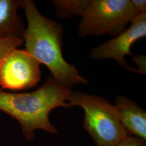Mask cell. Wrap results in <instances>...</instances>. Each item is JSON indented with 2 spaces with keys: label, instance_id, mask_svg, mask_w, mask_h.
I'll list each match as a JSON object with an SVG mask.
<instances>
[{
  "label": "cell",
  "instance_id": "obj_1",
  "mask_svg": "<svg viewBox=\"0 0 146 146\" xmlns=\"http://www.w3.org/2000/svg\"><path fill=\"white\" fill-rule=\"evenodd\" d=\"M21 8L28 22L22 37L27 52L45 65L52 78L65 87L72 89L78 84L88 83L63 56L62 26L42 15L31 0H22Z\"/></svg>",
  "mask_w": 146,
  "mask_h": 146
},
{
  "label": "cell",
  "instance_id": "obj_2",
  "mask_svg": "<svg viewBox=\"0 0 146 146\" xmlns=\"http://www.w3.org/2000/svg\"><path fill=\"white\" fill-rule=\"evenodd\" d=\"M72 92V89L49 76L42 86L31 92L12 93L0 90V110L17 120L25 139L32 141L37 129L58 133L49 115L55 108L72 107L68 102Z\"/></svg>",
  "mask_w": 146,
  "mask_h": 146
},
{
  "label": "cell",
  "instance_id": "obj_3",
  "mask_svg": "<svg viewBox=\"0 0 146 146\" xmlns=\"http://www.w3.org/2000/svg\"><path fill=\"white\" fill-rule=\"evenodd\" d=\"M68 102L84 109V129L95 146H115L129 135L120 122L116 107L104 98L72 91Z\"/></svg>",
  "mask_w": 146,
  "mask_h": 146
},
{
  "label": "cell",
  "instance_id": "obj_4",
  "mask_svg": "<svg viewBox=\"0 0 146 146\" xmlns=\"http://www.w3.org/2000/svg\"><path fill=\"white\" fill-rule=\"evenodd\" d=\"M138 14L130 0H89L78 24V35L116 36Z\"/></svg>",
  "mask_w": 146,
  "mask_h": 146
},
{
  "label": "cell",
  "instance_id": "obj_5",
  "mask_svg": "<svg viewBox=\"0 0 146 146\" xmlns=\"http://www.w3.org/2000/svg\"><path fill=\"white\" fill-rule=\"evenodd\" d=\"M40 64L25 50H13L0 66L1 88L21 90L34 87L41 80Z\"/></svg>",
  "mask_w": 146,
  "mask_h": 146
},
{
  "label": "cell",
  "instance_id": "obj_6",
  "mask_svg": "<svg viewBox=\"0 0 146 146\" xmlns=\"http://www.w3.org/2000/svg\"><path fill=\"white\" fill-rule=\"evenodd\" d=\"M146 35V13L139 14L131 22V26L117 36L93 49L89 57L96 60L113 59L118 65L127 66L125 59L131 55L132 45Z\"/></svg>",
  "mask_w": 146,
  "mask_h": 146
},
{
  "label": "cell",
  "instance_id": "obj_7",
  "mask_svg": "<svg viewBox=\"0 0 146 146\" xmlns=\"http://www.w3.org/2000/svg\"><path fill=\"white\" fill-rule=\"evenodd\" d=\"M115 107L121 124L129 135L146 140V112L133 100L118 96Z\"/></svg>",
  "mask_w": 146,
  "mask_h": 146
},
{
  "label": "cell",
  "instance_id": "obj_8",
  "mask_svg": "<svg viewBox=\"0 0 146 146\" xmlns=\"http://www.w3.org/2000/svg\"><path fill=\"white\" fill-rule=\"evenodd\" d=\"M22 0H0V37H22L25 28L17 13Z\"/></svg>",
  "mask_w": 146,
  "mask_h": 146
},
{
  "label": "cell",
  "instance_id": "obj_9",
  "mask_svg": "<svg viewBox=\"0 0 146 146\" xmlns=\"http://www.w3.org/2000/svg\"><path fill=\"white\" fill-rule=\"evenodd\" d=\"M89 0H54L52 1L58 17L69 19L82 15Z\"/></svg>",
  "mask_w": 146,
  "mask_h": 146
},
{
  "label": "cell",
  "instance_id": "obj_10",
  "mask_svg": "<svg viewBox=\"0 0 146 146\" xmlns=\"http://www.w3.org/2000/svg\"><path fill=\"white\" fill-rule=\"evenodd\" d=\"M24 43L21 37H0V66L5 57Z\"/></svg>",
  "mask_w": 146,
  "mask_h": 146
},
{
  "label": "cell",
  "instance_id": "obj_11",
  "mask_svg": "<svg viewBox=\"0 0 146 146\" xmlns=\"http://www.w3.org/2000/svg\"><path fill=\"white\" fill-rule=\"evenodd\" d=\"M115 146H146V140L129 135Z\"/></svg>",
  "mask_w": 146,
  "mask_h": 146
},
{
  "label": "cell",
  "instance_id": "obj_12",
  "mask_svg": "<svg viewBox=\"0 0 146 146\" xmlns=\"http://www.w3.org/2000/svg\"><path fill=\"white\" fill-rule=\"evenodd\" d=\"M131 5L138 13H146V1L145 0H130Z\"/></svg>",
  "mask_w": 146,
  "mask_h": 146
}]
</instances>
